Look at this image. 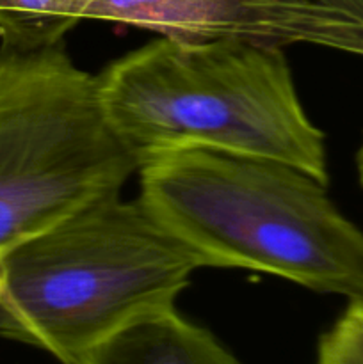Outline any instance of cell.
<instances>
[{"instance_id": "277c9868", "label": "cell", "mask_w": 363, "mask_h": 364, "mask_svg": "<svg viewBox=\"0 0 363 364\" xmlns=\"http://www.w3.org/2000/svg\"><path fill=\"white\" fill-rule=\"evenodd\" d=\"M137 169L107 123L96 77L64 43L0 48V258L121 192Z\"/></svg>"}, {"instance_id": "3957f363", "label": "cell", "mask_w": 363, "mask_h": 364, "mask_svg": "<svg viewBox=\"0 0 363 364\" xmlns=\"http://www.w3.org/2000/svg\"><path fill=\"white\" fill-rule=\"evenodd\" d=\"M107 194L0 258V338L63 364L174 301L201 269L141 199Z\"/></svg>"}, {"instance_id": "7a4b0ae2", "label": "cell", "mask_w": 363, "mask_h": 364, "mask_svg": "<svg viewBox=\"0 0 363 364\" xmlns=\"http://www.w3.org/2000/svg\"><path fill=\"white\" fill-rule=\"evenodd\" d=\"M146 208L201 267L273 274L363 301V233L305 171L258 156L180 149L139 167Z\"/></svg>"}, {"instance_id": "9c48e42d", "label": "cell", "mask_w": 363, "mask_h": 364, "mask_svg": "<svg viewBox=\"0 0 363 364\" xmlns=\"http://www.w3.org/2000/svg\"><path fill=\"white\" fill-rule=\"evenodd\" d=\"M356 167H358V178H359V183L363 187V141L362 146L358 149V155H356Z\"/></svg>"}, {"instance_id": "6da1fadb", "label": "cell", "mask_w": 363, "mask_h": 364, "mask_svg": "<svg viewBox=\"0 0 363 364\" xmlns=\"http://www.w3.org/2000/svg\"><path fill=\"white\" fill-rule=\"evenodd\" d=\"M96 85L137 167L214 149L290 164L327 185L324 134L306 116L281 48L162 36L110 63Z\"/></svg>"}, {"instance_id": "5b68a950", "label": "cell", "mask_w": 363, "mask_h": 364, "mask_svg": "<svg viewBox=\"0 0 363 364\" xmlns=\"http://www.w3.org/2000/svg\"><path fill=\"white\" fill-rule=\"evenodd\" d=\"M82 20L146 28L180 41L315 45L363 57V28L313 0H88Z\"/></svg>"}, {"instance_id": "ba28073f", "label": "cell", "mask_w": 363, "mask_h": 364, "mask_svg": "<svg viewBox=\"0 0 363 364\" xmlns=\"http://www.w3.org/2000/svg\"><path fill=\"white\" fill-rule=\"evenodd\" d=\"M315 364H363V301L352 299L335 326L322 334Z\"/></svg>"}, {"instance_id": "8992f818", "label": "cell", "mask_w": 363, "mask_h": 364, "mask_svg": "<svg viewBox=\"0 0 363 364\" xmlns=\"http://www.w3.org/2000/svg\"><path fill=\"white\" fill-rule=\"evenodd\" d=\"M82 364H241L212 334L174 309L135 320L93 348Z\"/></svg>"}, {"instance_id": "52a82bcc", "label": "cell", "mask_w": 363, "mask_h": 364, "mask_svg": "<svg viewBox=\"0 0 363 364\" xmlns=\"http://www.w3.org/2000/svg\"><path fill=\"white\" fill-rule=\"evenodd\" d=\"M88 0H0V48L28 52L64 43Z\"/></svg>"}]
</instances>
